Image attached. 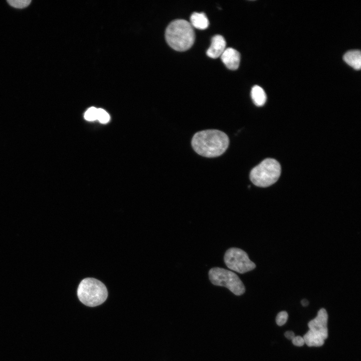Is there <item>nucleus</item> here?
<instances>
[{"label": "nucleus", "instance_id": "2eb2a0df", "mask_svg": "<svg viewBox=\"0 0 361 361\" xmlns=\"http://www.w3.org/2000/svg\"><path fill=\"white\" fill-rule=\"evenodd\" d=\"M97 108L91 107L87 109L84 114L85 119L94 121L97 119Z\"/></svg>", "mask_w": 361, "mask_h": 361}, {"label": "nucleus", "instance_id": "7ed1b4c3", "mask_svg": "<svg viewBox=\"0 0 361 361\" xmlns=\"http://www.w3.org/2000/svg\"><path fill=\"white\" fill-rule=\"evenodd\" d=\"M77 294L79 300L89 307L102 304L108 297V291L104 284L91 277L84 278L80 282Z\"/></svg>", "mask_w": 361, "mask_h": 361}, {"label": "nucleus", "instance_id": "f3484780", "mask_svg": "<svg viewBox=\"0 0 361 361\" xmlns=\"http://www.w3.org/2000/svg\"><path fill=\"white\" fill-rule=\"evenodd\" d=\"M292 342L294 345L297 346H301L305 344L303 337L300 336H295L292 339Z\"/></svg>", "mask_w": 361, "mask_h": 361}, {"label": "nucleus", "instance_id": "6ab92c4d", "mask_svg": "<svg viewBox=\"0 0 361 361\" xmlns=\"http://www.w3.org/2000/svg\"><path fill=\"white\" fill-rule=\"evenodd\" d=\"M301 302L303 306H306L309 304L308 301L306 299H302Z\"/></svg>", "mask_w": 361, "mask_h": 361}, {"label": "nucleus", "instance_id": "f03ea898", "mask_svg": "<svg viewBox=\"0 0 361 361\" xmlns=\"http://www.w3.org/2000/svg\"><path fill=\"white\" fill-rule=\"evenodd\" d=\"M165 40L168 45L177 51H185L194 44L195 34L193 27L186 20L177 19L167 27Z\"/></svg>", "mask_w": 361, "mask_h": 361}, {"label": "nucleus", "instance_id": "0eeeda50", "mask_svg": "<svg viewBox=\"0 0 361 361\" xmlns=\"http://www.w3.org/2000/svg\"><path fill=\"white\" fill-rule=\"evenodd\" d=\"M327 319L328 315L326 310L320 309L317 316L308 323L309 330L325 340L328 336Z\"/></svg>", "mask_w": 361, "mask_h": 361}, {"label": "nucleus", "instance_id": "9b49d317", "mask_svg": "<svg viewBox=\"0 0 361 361\" xmlns=\"http://www.w3.org/2000/svg\"><path fill=\"white\" fill-rule=\"evenodd\" d=\"M193 28L205 30L209 26V20L204 13H194L190 17V23Z\"/></svg>", "mask_w": 361, "mask_h": 361}, {"label": "nucleus", "instance_id": "ddd939ff", "mask_svg": "<svg viewBox=\"0 0 361 361\" xmlns=\"http://www.w3.org/2000/svg\"><path fill=\"white\" fill-rule=\"evenodd\" d=\"M31 0H8L7 2L12 7L23 9L27 7L31 3Z\"/></svg>", "mask_w": 361, "mask_h": 361}, {"label": "nucleus", "instance_id": "f8f14e48", "mask_svg": "<svg viewBox=\"0 0 361 361\" xmlns=\"http://www.w3.org/2000/svg\"><path fill=\"white\" fill-rule=\"evenodd\" d=\"M251 95L254 103L257 106H263L266 101V95L262 88L254 86L251 91Z\"/></svg>", "mask_w": 361, "mask_h": 361}, {"label": "nucleus", "instance_id": "f257e3e1", "mask_svg": "<svg viewBox=\"0 0 361 361\" xmlns=\"http://www.w3.org/2000/svg\"><path fill=\"white\" fill-rule=\"evenodd\" d=\"M229 139L224 132L209 129L197 132L192 140V147L199 154L207 157L222 155L227 149Z\"/></svg>", "mask_w": 361, "mask_h": 361}, {"label": "nucleus", "instance_id": "a211bd4d", "mask_svg": "<svg viewBox=\"0 0 361 361\" xmlns=\"http://www.w3.org/2000/svg\"><path fill=\"white\" fill-rule=\"evenodd\" d=\"M285 336L288 339L292 340L295 336L292 331H287L284 333Z\"/></svg>", "mask_w": 361, "mask_h": 361}, {"label": "nucleus", "instance_id": "6e6552de", "mask_svg": "<svg viewBox=\"0 0 361 361\" xmlns=\"http://www.w3.org/2000/svg\"><path fill=\"white\" fill-rule=\"evenodd\" d=\"M221 58L223 63L229 69L235 70L238 68L241 56L236 50L232 48H226Z\"/></svg>", "mask_w": 361, "mask_h": 361}, {"label": "nucleus", "instance_id": "39448f33", "mask_svg": "<svg viewBox=\"0 0 361 361\" xmlns=\"http://www.w3.org/2000/svg\"><path fill=\"white\" fill-rule=\"evenodd\" d=\"M209 277L213 285L225 287L236 295H241L245 292V287L239 276L229 270L212 268L209 271Z\"/></svg>", "mask_w": 361, "mask_h": 361}, {"label": "nucleus", "instance_id": "4468645a", "mask_svg": "<svg viewBox=\"0 0 361 361\" xmlns=\"http://www.w3.org/2000/svg\"><path fill=\"white\" fill-rule=\"evenodd\" d=\"M110 116L108 113L102 108L97 109V119L102 123H106L109 120Z\"/></svg>", "mask_w": 361, "mask_h": 361}, {"label": "nucleus", "instance_id": "dca6fc26", "mask_svg": "<svg viewBox=\"0 0 361 361\" xmlns=\"http://www.w3.org/2000/svg\"><path fill=\"white\" fill-rule=\"evenodd\" d=\"M288 313L285 311H282L278 313L276 317V322L279 326L284 325L288 319Z\"/></svg>", "mask_w": 361, "mask_h": 361}, {"label": "nucleus", "instance_id": "423d86ee", "mask_svg": "<svg viewBox=\"0 0 361 361\" xmlns=\"http://www.w3.org/2000/svg\"><path fill=\"white\" fill-rule=\"evenodd\" d=\"M224 260L229 269L241 274L253 270L256 267L247 253L238 248L228 249L225 253Z\"/></svg>", "mask_w": 361, "mask_h": 361}, {"label": "nucleus", "instance_id": "20e7f679", "mask_svg": "<svg viewBox=\"0 0 361 361\" xmlns=\"http://www.w3.org/2000/svg\"><path fill=\"white\" fill-rule=\"evenodd\" d=\"M281 173L279 163L273 158H266L251 171L250 178L255 185L267 187L277 182Z\"/></svg>", "mask_w": 361, "mask_h": 361}, {"label": "nucleus", "instance_id": "9d476101", "mask_svg": "<svg viewBox=\"0 0 361 361\" xmlns=\"http://www.w3.org/2000/svg\"><path fill=\"white\" fill-rule=\"evenodd\" d=\"M344 62L356 70L361 67V53L357 50L347 51L343 57Z\"/></svg>", "mask_w": 361, "mask_h": 361}, {"label": "nucleus", "instance_id": "1a4fd4ad", "mask_svg": "<svg viewBox=\"0 0 361 361\" xmlns=\"http://www.w3.org/2000/svg\"><path fill=\"white\" fill-rule=\"evenodd\" d=\"M226 46L225 39L222 36H214L212 39L211 46L206 52L207 56L213 59L220 57L226 49Z\"/></svg>", "mask_w": 361, "mask_h": 361}]
</instances>
